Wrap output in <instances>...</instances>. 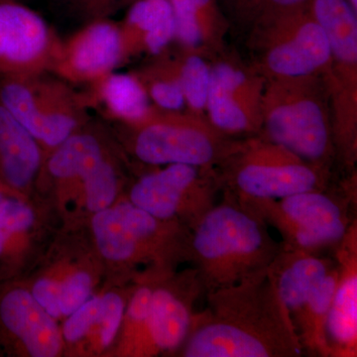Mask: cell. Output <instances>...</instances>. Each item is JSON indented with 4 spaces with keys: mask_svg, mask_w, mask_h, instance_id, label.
Instances as JSON below:
<instances>
[{
    "mask_svg": "<svg viewBox=\"0 0 357 357\" xmlns=\"http://www.w3.org/2000/svg\"><path fill=\"white\" fill-rule=\"evenodd\" d=\"M178 349L184 357H300L305 354L269 267L206 292Z\"/></svg>",
    "mask_w": 357,
    "mask_h": 357,
    "instance_id": "obj_1",
    "label": "cell"
},
{
    "mask_svg": "<svg viewBox=\"0 0 357 357\" xmlns=\"http://www.w3.org/2000/svg\"><path fill=\"white\" fill-rule=\"evenodd\" d=\"M282 248L260 215L223 192L222 203L215 204L191 229L189 260L206 293L266 269Z\"/></svg>",
    "mask_w": 357,
    "mask_h": 357,
    "instance_id": "obj_2",
    "label": "cell"
},
{
    "mask_svg": "<svg viewBox=\"0 0 357 357\" xmlns=\"http://www.w3.org/2000/svg\"><path fill=\"white\" fill-rule=\"evenodd\" d=\"M259 136L310 163L332 169V107L323 74L266 79Z\"/></svg>",
    "mask_w": 357,
    "mask_h": 357,
    "instance_id": "obj_3",
    "label": "cell"
},
{
    "mask_svg": "<svg viewBox=\"0 0 357 357\" xmlns=\"http://www.w3.org/2000/svg\"><path fill=\"white\" fill-rule=\"evenodd\" d=\"M107 123L138 161L151 166L185 164L215 169L243 140L225 135L206 116L154 105L138 119Z\"/></svg>",
    "mask_w": 357,
    "mask_h": 357,
    "instance_id": "obj_4",
    "label": "cell"
},
{
    "mask_svg": "<svg viewBox=\"0 0 357 357\" xmlns=\"http://www.w3.org/2000/svg\"><path fill=\"white\" fill-rule=\"evenodd\" d=\"M220 191L238 198L282 199L330 187L331 169L262 138H244L215 169Z\"/></svg>",
    "mask_w": 357,
    "mask_h": 357,
    "instance_id": "obj_5",
    "label": "cell"
},
{
    "mask_svg": "<svg viewBox=\"0 0 357 357\" xmlns=\"http://www.w3.org/2000/svg\"><path fill=\"white\" fill-rule=\"evenodd\" d=\"M309 8L330 45L323 75L332 107L335 160L352 172L357 161V11L347 0H311Z\"/></svg>",
    "mask_w": 357,
    "mask_h": 357,
    "instance_id": "obj_6",
    "label": "cell"
},
{
    "mask_svg": "<svg viewBox=\"0 0 357 357\" xmlns=\"http://www.w3.org/2000/svg\"><path fill=\"white\" fill-rule=\"evenodd\" d=\"M0 102L37 141L44 158L91 119L86 91L50 72L0 75Z\"/></svg>",
    "mask_w": 357,
    "mask_h": 357,
    "instance_id": "obj_7",
    "label": "cell"
},
{
    "mask_svg": "<svg viewBox=\"0 0 357 357\" xmlns=\"http://www.w3.org/2000/svg\"><path fill=\"white\" fill-rule=\"evenodd\" d=\"M91 227L98 251L109 261L153 262L157 271L168 273L189 260V227L158 220L129 201L96 211Z\"/></svg>",
    "mask_w": 357,
    "mask_h": 357,
    "instance_id": "obj_8",
    "label": "cell"
},
{
    "mask_svg": "<svg viewBox=\"0 0 357 357\" xmlns=\"http://www.w3.org/2000/svg\"><path fill=\"white\" fill-rule=\"evenodd\" d=\"M236 198L273 227L282 236V245L288 249L319 253L335 248L354 222L349 213L352 178L342 192L326 188L277 199Z\"/></svg>",
    "mask_w": 357,
    "mask_h": 357,
    "instance_id": "obj_9",
    "label": "cell"
},
{
    "mask_svg": "<svg viewBox=\"0 0 357 357\" xmlns=\"http://www.w3.org/2000/svg\"><path fill=\"white\" fill-rule=\"evenodd\" d=\"M115 153L109 126L91 119L45 157L40 172L62 189L83 191L95 213L119 196L121 171Z\"/></svg>",
    "mask_w": 357,
    "mask_h": 357,
    "instance_id": "obj_10",
    "label": "cell"
},
{
    "mask_svg": "<svg viewBox=\"0 0 357 357\" xmlns=\"http://www.w3.org/2000/svg\"><path fill=\"white\" fill-rule=\"evenodd\" d=\"M245 37L250 66L265 79L323 74L330 63L328 38L309 6L268 21Z\"/></svg>",
    "mask_w": 357,
    "mask_h": 357,
    "instance_id": "obj_11",
    "label": "cell"
},
{
    "mask_svg": "<svg viewBox=\"0 0 357 357\" xmlns=\"http://www.w3.org/2000/svg\"><path fill=\"white\" fill-rule=\"evenodd\" d=\"M218 191L215 169L170 164L141 176L131 187L128 201L158 220L192 229L213 208Z\"/></svg>",
    "mask_w": 357,
    "mask_h": 357,
    "instance_id": "obj_12",
    "label": "cell"
},
{
    "mask_svg": "<svg viewBox=\"0 0 357 357\" xmlns=\"http://www.w3.org/2000/svg\"><path fill=\"white\" fill-rule=\"evenodd\" d=\"M206 98V119L218 131L236 139L259 135L266 79L250 65L215 56Z\"/></svg>",
    "mask_w": 357,
    "mask_h": 357,
    "instance_id": "obj_13",
    "label": "cell"
},
{
    "mask_svg": "<svg viewBox=\"0 0 357 357\" xmlns=\"http://www.w3.org/2000/svg\"><path fill=\"white\" fill-rule=\"evenodd\" d=\"M62 39L20 0H0V75L51 72Z\"/></svg>",
    "mask_w": 357,
    "mask_h": 357,
    "instance_id": "obj_14",
    "label": "cell"
},
{
    "mask_svg": "<svg viewBox=\"0 0 357 357\" xmlns=\"http://www.w3.org/2000/svg\"><path fill=\"white\" fill-rule=\"evenodd\" d=\"M203 293V284L195 267L156 279L147 319L144 356L180 349L191 330L195 303Z\"/></svg>",
    "mask_w": 357,
    "mask_h": 357,
    "instance_id": "obj_15",
    "label": "cell"
},
{
    "mask_svg": "<svg viewBox=\"0 0 357 357\" xmlns=\"http://www.w3.org/2000/svg\"><path fill=\"white\" fill-rule=\"evenodd\" d=\"M124 64L121 30L112 20L95 21L62 40L52 74L70 84L89 86Z\"/></svg>",
    "mask_w": 357,
    "mask_h": 357,
    "instance_id": "obj_16",
    "label": "cell"
},
{
    "mask_svg": "<svg viewBox=\"0 0 357 357\" xmlns=\"http://www.w3.org/2000/svg\"><path fill=\"white\" fill-rule=\"evenodd\" d=\"M335 249L337 287L326 321L331 357L357 356V225L354 220Z\"/></svg>",
    "mask_w": 357,
    "mask_h": 357,
    "instance_id": "obj_17",
    "label": "cell"
},
{
    "mask_svg": "<svg viewBox=\"0 0 357 357\" xmlns=\"http://www.w3.org/2000/svg\"><path fill=\"white\" fill-rule=\"evenodd\" d=\"M0 325L30 356L55 357L62 351L64 338L55 319L24 288L7 289L0 295Z\"/></svg>",
    "mask_w": 357,
    "mask_h": 357,
    "instance_id": "obj_18",
    "label": "cell"
},
{
    "mask_svg": "<svg viewBox=\"0 0 357 357\" xmlns=\"http://www.w3.org/2000/svg\"><path fill=\"white\" fill-rule=\"evenodd\" d=\"M119 24L124 63L142 54L158 55L175 41V14L169 0H136Z\"/></svg>",
    "mask_w": 357,
    "mask_h": 357,
    "instance_id": "obj_19",
    "label": "cell"
},
{
    "mask_svg": "<svg viewBox=\"0 0 357 357\" xmlns=\"http://www.w3.org/2000/svg\"><path fill=\"white\" fill-rule=\"evenodd\" d=\"M169 1L175 14V41L181 47L203 56L222 53L229 24L218 0Z\"/></svg>",
    "mask_w": 357,
    "mask_h": 357,
    "instance_id": "obj_20",
    "label": "cell"
},
{
    "mask_svg": "<svg viewBox=\"0 0 357 357\" xmlns=\"http://www.w3.org/2000/svg\"><path fill=\"white\" fill-rule=\"evenodd\" d=\"M43 158L37 141L0 102V180L18 194L27 191Z\"/></svg>",
    "mask_w": 357,
    "mask_h": 357,
    "instance_id": "obj_21",
    "label": "cell"
},
{
    "mask_svg": "<svg viewBox=\"0 0 357 357\" xmlns=\"http://www.w3.org/2000/svg\"><path fill=\"white\" fill-rule=\"evenodd\" d=\"M335 264V259L319 253L282 248L269 269L291 319Z\"/></svg>",
    "mask_w": 357,
    "mask_h": 357,
    "instance_id": "obj_22",
    "label": "cell"
},
{
    "mask_svg": "<svg viewBox=\"0 0 357 357\" xmlns=\"http://www.w3.org/2000/svg\"><path fill=\"white\" fill-rule=\"evenodd\" d=\"M126 302L121 294L105 293L91 298L68 317L63 326L65 342L77 344L91 340L98 351L114 342L123 324Z\"/></svg>",
    "mask_w": 357,
    "mask_h": 357,
    "instance_id": "obj_23",
    "label": "cell"
},
{
    "mask_svg": "<svg viewBox=\"0 0 357 357\" xmlns=\"http://www.w3.org/2000/svg\"><path fill=\"white\" fill-rule=\"evenodd\" d=\"M91 109L102 115L103 121H131L149 109L146 91L133 73L112 72L86 86Z\"/></svg>",
    "mask_w": 357,
    "mask_h": 357,
    "instance_id": "obj_24",
    "label": "cell"
},
{
    "mask_svg": "<svg viewBox=\"0 0 357 357\" xmlns=\"http://www.w3.org/2000/svg\"><path fill=\"white\" fill-rule=\"evenodd\" d=\"M337 278L338 266L335 264L325 278L314 288L306 302L292 319L303 349L310 356L331 357L326 321Z\"/></svg>",
    "mask_w": 357,
    "mask_h": 357,
    "instance_id": "obj_25",
    "label": "cell"
},
{
    "mask_svg": "<svg viewBox=\"0 0 357 357\" xmlns=\"http://www.w3.org/2000/svg\"><path fill=\"white\" fill-rule=\"evenodd\" d=\"M165 51L184 93L188 112L206 116L211 65L201 54L183 47L178 53L168 51V48Z\"/></svg>",
    "mask_w": 357,
    "mask_h": 357,
    "instance_id": "obj_26",
    "label": "cell"
},
{
    "mask_svg": "<svg viewBox=\"0 0 357 357\" xmlns=\"http://www.w3.org/2000/svg\"><path fill=\"white\" fill-rule=\"evenodd\" d=\"M311 0H218L229 28L244 36L268 21L309 6Z\"/></svg>",
    "mask_w": 357,
    "mask_h": 357,
    "instance_id": "obj_27",
    "label": "cell"
},
{
    "mask_svg": "<svg viewBox=\"0 0 357 357\" xmlns=\"http://www.w3.org/2000/svg\"><path fill=\"white\" fill-rule=\"evenodd\" d=\"M153 61L134 70L155 107L167 110H187L182 88L166 51L153 56Z\"/></svg>",
    "mask_w": 357,
    "mask_h": 357,
    "instance_id": "obj_28",
    "label": "cell"
},
{
    "mask_svg": "<svg viewBox=\"0 0 357 357\" xmlns=\"http://www.w3.org/2000/svg\"><path fill=\"white\" fill-rule=\"evenodd\" d=\"M136 0H51L54 13L73 30L112 16L128 9Z\"/></svg>",
    "mask_w": 357,
    "mask_h": 357,
    "instance_id": "obj_29",
    "label": "cell"
},
{
    "mask_svg": "<svg viewBox=\"0 0 357 357\" xmlns=\"http://www.w3.org/2000/svg\"><path fill=\"white\" fill-rule=\"evenodd\" d=\"M34 222V211L18 197L0 202V259L8 253L13 239L31 229Z\"/></svg>",
    "mask_w": 357,
    "mask_h": 357,
    "instance_id": "obj_30",
    "label": "cell"
},
{
    "mask_svg": "<svg viewBox=\"0 0 357 357\" xmlns=\"http://www.w3.org/2000/svg\"><path fill=\"white\" fill-rule=\"evenodd\" d=\"M93 277L86 271H77L64 281H59V310L61 317H69L91 297Z\"/></svg>",
    "mask_w": 357,
    "mask_h": 357,
    "instance_id": "obj_31",
    "label": "cell"
},
{
    "mask_svg": "<svg viewBox=\"0 0 357 357\" xmlns=\"http://www.w3.org/2000/svg\"><path fill=\"white\" fill-rule=\"evenodd\" d=\"M58 289V280L44 277L35 282L32 290L30 291L40 306L55 319L61 318Z\"/></svg>",
    "mask_w": 357,
    "mask_h": 357,
    "instance_id": "obj_32",
    "label": "cell"
},
{
    "mask_svg": "<svg viewBox=\"0 0 357 357\" xmlns=\"http://www.w3.org/2000/svg\"><path fill=\"white\" fill-rule=\"evenodd\" d=\"M17 195L18 194H16V192H14L0 189V202L3 201V199H6L7 197H18Z\"/></svg>",
    "mask_w": 357,
    "mask_h": 357,
    "instance_id": "obj_33",
    "label": "cell"
},
{
    "mask_svg": "<svg viewBox=\"0 0 357 357\" xmlns=\"http://www.w3.org/2000/svg\"><path fill=\"white\" fill-rule=\"evenodd\" d=\"M347 1H349V3H351L352 8H354V10L357 11V0H347Z\"/></svg>",
    "mask_w": 357,
    "mask_h": 357,
    "instance_id": "obj_34",
    "label": "cell"
}]
</instances>
